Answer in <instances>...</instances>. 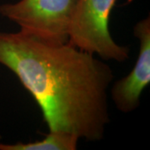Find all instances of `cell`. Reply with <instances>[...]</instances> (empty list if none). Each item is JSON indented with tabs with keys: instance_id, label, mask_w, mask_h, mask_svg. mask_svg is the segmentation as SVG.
I'll use <instances>...</instances> for the list:
<instances>
[{
	"instance_id": "2",
	"label": "cell",
	"mask_w": 150,
	"mask_h": 150,
	"mask_svg": "<svg viewBox=\"0 0 150 150\" xmlns=\"http://www.w3.org/2000/svg\"><path fill=\"white\" fill-rule=\"evenodd\" d=\"M117 0H78L69 28V43L104 61L123 63L129 46L118 44L109 31V18Z\"/></svg>"
},
{
	"instance_id": "5",
	"label": "cell",
	"mask_w": 150,
	"mask_h": 150,
	"mask_svg": "<svg viewBox=\"0 0 150 150\" xmlns=\"http://www.w3.org/2000/svg\"><path fill=\"white\" fill-rule=\"evenodd\" d=\"M79 140V137L68 132L48 131L42 140L13 144L0 143V150H75Z\"/></svg>"
},
{
	"instance_id": "1",
	"label": "cell",
	"mask_w": 150,
	"mask_h": 150,
	"mask_svg": "<svg viewBox=\"0 0 150 150\" xmlns=\"http://www.w3.org/2000/svg\"><path fill=\"white\" fill-rule=\"evenodd\" d=\"M0 64L18 78L43 114L48 131L89 142L110 122L108 92L113 71L102 59L69 42L51 43L22 32H0Z\"/></svg>"
},
{
	"instance_id": "3",
	"label": "cell",
	"mask_w": 150,
	"mask_h": 150,
	"mask_svg": "<svg viewBox=\"0 0 150 150\" xmlns=\"http://www.w3.org/2000/svg\"><path fill=\"white\" fill-rule=\"evenodd\" d=\"M77 1L19 0L1 4L0 15L28 35L51 43H67Z\"/></svg>"
},
{
	"instance_id": "4",
	"label": "cell",
	"mask_w": 150,
	"mask_h": 150,
	"mask_svg": "<svg viewBox=\"0 0 150 150\" xmlns=\"http://www.w3.org/2000/svg\"><path fill=\"white\" fill-rule=\"evenodd\" d=\"M133 33L139 40V54L129 74L112 82L110 96L117 109L124 113L139 107L140 98L150 83V18L136 23Z\"/></svg>"
}]
</instances>
